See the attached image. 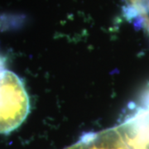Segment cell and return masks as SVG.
Segmentation results:
<instances>
[{
    "instance_id": "obj_1",
    "label": "cell",
    "mask_w": 149,
    "mask_h": 149,
    "mask_svg": "<svg viewBox=\"0 0 149 149\" xmlns=\"http://www.w3.org/2000/svg\"><path fill=\"white\" fill-rule=\"evenodd\" d=\"M30 100L22 80L6 66L0 55V133L8 134L25 121Z\"/></svg>"
},
{
    "instance_id": "obj_2",
    "label": "cell",
    "mask_w": 149,
    "mask_h": 149,
    "mask_svg": "<svg viewBox=\"0 0 149 149\" xmlns=\"http://www.w3.org/2000/svg\"><path fill=\"white\" fill-rule=\"evenodd\" d=\"M116 129L129 149H149V87L128 106Z\"/></svg>"
},
{
    "instance_id": "obj_3",
    "label": "cell",
    "mask_w": 149,
    "mask_h": 149,
    "mask_svg": "<svg viewBox=\"0 0 149 149\" xmlns=\"http://www.w3.org/2000/svg\"><path fill=\"white\" fill-rule=\"evenodd\" d=\"M67 149H129L115 128L100 133L84 134L72 147Z\"/></svg>"
},
{
    "instance_id": "obj_4",
    "label": "cell",
    "mask_w": 149,
    "mask_h": 149,
    "mask_svg": "<svg viewBox=\"0 0 149 149\" xmlns=\"http://www.w3.org/2000/svg\"><path fill=\"white\" fill-rule=\"evenodd\" d=\"M123 2L127 18L149 35V0H123Z\"/></svg>"
}]
</instances>
